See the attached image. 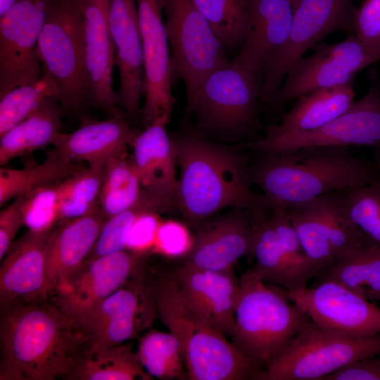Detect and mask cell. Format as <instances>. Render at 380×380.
I'll list each match as a JSON object with an SVG mask.
<instances>
[{
    "label": "cell",
    "instance_id": "1",
    "mask_svg": "<svg viewBox=\"0 0 380 380\" xmlns=\"http://www.w3.org/2000/svg\"><path fill=\"white\" fill-rule=\"evenodd\" d=\"M88 350L81 325L49 298L0 310V380H70Z\"/></svg>",
    "mask_w": 380,
    "mask_h": 380
},
{
    "label": "cell",
    "instance_id": "2",
    "mask_svg": "<svg viewBox=\"0 0 380 380\" xmlns=\"http://www.w3.org/2000/svg\"><path fill=\"white\" fill-rule=\"evenodd\" d=\"M172 138L179 167L177 209L188 226L196 231L227 208L255 215L270 211L264 196L251 187L249 164L243 155L200 134Z\"/></svg>",
    "mask_w": 380,
    "mask_h": 380
},
{
    "label": "cell",
    "instance_id": "3",
    "mask_svg": "<svg viewBox=\"0 0 380 380\" xmlns=\"http://www.w3.org/2000/svg\"><path fill=\"white\" fill-rule=\"evenodd\" d=\"M248 176L271 208L289 210L341 188L365 185L380 178V167L347 146H308L258 154Z\"/></svg>",
    "mask_w": 380,
    "mask_h": 380
},
{
    "label": "cell",
    "instance_id": "4",
    "mask_svg": "<svg viewBox=\"0 0 380 380\" xmlns=\"http://www.w3.org/2000/svg\"><path fill=\"white\" fill-rule=\"evenodd\" d=\"M158 317L178 340L187 379L255 380L261 371L187 300L171 269L148 264Z\"/></svg>",
    "mask_w": 380,
    "mask_h": 380
},
{
    "label": "cell",
    "instance_id": "5",
    "mask_svg": "<svg viewBox=\"0 0 380 380\" xmlns=\"http://www.w3.org/2000/svg\"><path fill=\"white\" fill-rule=\"evenodd\" d=\"M239 281L229 337L236 348L262 370L312 321L289 299L284 289L270 286L251 269Z\"/></svg>",
    "mask_w": 380,
    "mask_h": 380
},
{
    "label": "cell",
    "instance_id": "6",
    "mask_svg": "<svg viewBox=\"0 0 380 380\" xmlns=\"http://www.w3.org/2000/svg\"><path fill=\"white\" fill-rule=\"evenodd\" d=\"M37 55L42 76L56 87L61 108L77 111L90 102L84 19L78 0H51Z\"/></svg>",
    "mask_w": 380,
    "mask_h": 380
},
{
    "label": "cell",
    "instance_id": "7",
    "mask_svg": "<svg viewBox=\"0 0 380 380\" xmlns=\"http://www.w3.org/2000/svg\"><path fill=\"white\" fill-rule=\"evenodd\" d=\"M259 101L258 79L235 58L223 62L208 74L186 111L195 114L196 126L202 132L249 137L260 127Z\"/></svg>",
    "mask_w": 380,
    "mask_h": 380
},
{
    "label": "cell",
    "instance_id": "8",
    "mask_svg": "<svg viewBox=\"0 0 380 380\" xmlns=\"http://www.w3.org/2000/svg\"><path fill=\"white\" fill-rule=\"evenodd\" d=\"M380 353V334L353 337L313 322L255 380H322L355 361Z\"/></svg>",
    "mask_w": 380,
    "mask_h": 380
},
{
    "label": "cell",
    "instance_id": "9",
    "mask_svg": "<svg viewBox=\"0 0 380 380\" xmlns=\"http://www.w3.org/2000/svg\"><path fill=\"white\" fill-rule=\"evenodd\" d=\"M289 213L302 248L319 270V277L359 251L376 246L349 220L335 191Z\"/></svg>",
    "mask_w": 380,
    "mask_h": 380
},
{
    "label": "cell",
    "instance_id": "10",
    "mask_svg": "<svg viewBox=\"0 0 380 380\" xmlns=\"http://www.w3.org/2000/svg\"><path fill=\"white\" fill-rule=\"evenodd\" d=\"M163 4L165 30L172 51V82H183L187 109L205 78L227 61L224 47L192 0H163Z\"/></svg>",
    "mask_w": 380,
    "mask_h": 380
},
{
    "label": "cell",
    "instance_id": "11",
    "mask_svg": "<svg viewBox=\"0 0 380 380\" xmlns=\"http://www.w3.org/2000/svg\"><path fill=\"white\" fill-rule=\"evenodd\" d=\"M293 19L286 42L271 56L262 72L260 101L266 104L281 87L289 69L329 34L353 33V0H293Z\"/></svg>",
    "mask_w": 380,
    "mask_h": 380
},
{
    "label": "cell",
    "instance_id": "12",
    "mask_svg": "<svg viewBox=\"0 0 380 380\" xmlns=\"http://www.w3.org/2000/svg\"><path fill=\"white\" fill-rule=\"evenodd\" d=\"M147 262L103 300L81 324L88 352L130 341L148 330L158 317Z\"/></svg>",
    "mask_w": 380,
    "mask_h": 380
},
{
    "label": "cell",
    "instance_id": "13",
    "mask_svg": "<svg viewBox=\"0 0 380 380\" xmlns=\"http://www.w3.org/2000/svg\"><path fill=\"white\" fill-rule=\"evenodd\" d=\"M312 49L311 56L302 57L289 69L285 82L267 107L280 109L312 91L351 84L360 70L380 61V48L369 46L352 34L338 43H319Z\"/></svg>",
    "mask_w": 380,
    "mask_h": 380
},
{
    "label": "cell",
    "instance_id": "14",
    "mask_svg": "<svg viewBox=\"0 0 380 380\" xmlns=\"http://www.w3.org/2000/svg\"><path fill=\"white\" fill-rule=\"evenodd\" d=\"M252 257L258 278L287 291L304 289L321 275L305 255L287 209L272 208L258 220Z\"/></svg>",
    "mask_w": 380,
    "mask_h": 380
},
{
    "label": "cell",
    "instance_id": "15",
    "mask_svg": "<svg viewBox=\"0 0 380 380\" xmlns=\"http://www.w3.org/2000/svg\"><path fill=\"white\" fill-rule=\"evenodd\" d=\"M149 259V253L125 249L87 259L53 289L49 298L82 324L94 309Z\"/></svg>",
    "mask_w": 380,
    "mask_h": 380
},
{
    "label": "cell",
    "instance_id": "16",
    "mask_svg": "<svg viewBox=\"0 0 380 380\" xmlns=\"http://www.w3.org/2000/svg\"><path fill=\"white\" fill-rule=\"evenodd\" d=\"M366 94L343 114L319 129L270 141L248 144L258 154L279 153L308 146L380 147V84L376 71L369 75Z\"/></svg>",
    "mask_w": 380,
    "mask_h": 380
},
{
    "label": "cell",
    "instance_id": "17",
    "mask_svg": "<svg viewBox=\"0 0 380 380\" xmlns=\"http://www.w3.org/2000/svg\"><path fill=\"white\" fill-rule=\"evenodd\" d=\"M51 0H18L0 18V96L42 77L39 37Z\"/></svg>",
    "mask_w": 380,
    "mask_h": 380
},
{
    "label": "cell",
    "instance_id": "18",
    "mask_svg": "<svg viewBox=\"0 0 380 380\" xmlns=\"http://www.w3.org/2000/svg\"><path fill=\"white\" fill-rule=\"evenodd\" d=\"M287 294L323 329L353 337L380 334V308L336 281L318 280L313 286Z\"/></svg>",
    "mask_w": 380,
    "mask_h": 380
},
{
    "label": "cell",
    "instance_id": "19",
    "mask_svg": "<svg viewBox=\"0 0 380 380\" xmlns=\"http://www.w3.org/2000/svg\"><path fill=\"white\" fill-rule=\"evenodd\" d=\"M137 5L144 74L141 121L146 127L160 119L169 123L175 99L163 0H137Z\"/></svg>",
    "mask_w": 380,
    "mask_h": 380
},
{
    "label": "cell",
    "instance_id": "20",
    "mask_svg": "<svg viewBox=\"0 0 380 380\" xmlns=\"http://www.w3.org/2000/svg\"><path fill=\"white\" fill-rule=\"evenodd\" d=\"M168 122L157 120L133 139L130 160L140 179L146 199L157 213L177 209V152L166 130Z\"/></svg>",
    "mask_w": 380,
    "mask_h": 380
},
{
    "label": "cell",
    "instance_id": "21",
    "mask_svg": "<svg viewBox=\"0 0 380 380\" xmlns=\"http://www.w3.org/2000/svg\"><path fill=\"white\" fill-rule=\"evenodd\" d=\"M258 220V215L237 208L213 218L196 230L182 262L210 270H232L239 258L252 256Z\"/></svg>",
    "mask_w": 380,
    "mask_h": 380
},
{
    "label": "cell",
    "instance_id": "22",
    "mask_svg": "<svg viewBox=\"0 0 380 380\" xmlns=\"http://www.w3.org/2000/svg\"><path fill=\"white\" fill-rule=\"evenodd\" d=\"M109 27L119 74L117 103L136 121L144 97V74L137 0H110Z\"/></svg>",
    "mask_w": 380,
    "mask_h": 380
},
{
    "label": "cell",
    "instance_id": "23",
    "mask_svg": "<svg viewBox=\"0 0 380 380\" xmlns=\"http://www.w3.org/2000/svg\"><path fill=\"white\" fill-rule=\"evenodd\" d=\"M53 228L28 229L11 246L0 266V310L49 298L46 251Z\"/></svg>",
    "mask_w": 380,
    "mask_h": 380
},
{
    "label": "cell",
    "instance_id": "24",
    "mask_svg": "<svg viewBox=\"0 0 380 380\" xmlns=\"http://www.w3.org/2000/svg\"><path fill=\"white\" fill-rule=\"evenodd\" d=\"M182 292L212 325L230 336L240 289L234 270L215 271L181 262L171 268Z\"/></svg>",
    "mask_w": 380,
    "mask_h": 380
},
{
    "label": "cell",
    "instance_id": "25",
    "mask_svg": "<svg viewBox=\"0 0 380 380\" xmlns=\"http://www.w3.org/2000/svg\"><path fill=\"white\" fill-rule=\"evenodd\" d=\"M83 15L90 103L110 116L120 113L113 88L114 48L109 27L110 0H78Z\"/></svg>",
    "mask_w": 380,
    "mask_h": 380
},
{
    "label": "cell",
    "instance_id": "26",
    "mask_svg": "<svg viewBox=\"0 0 380 380\" xmlns=\"http://www.w3.org/2000/svg\"><path fill=\"white\" fill-rule=\"evenodd\" d=\"M293 13V0H250L247 25L236 59L259 82L266 63L289 36Z\"/></svg>",
    "mask_w": 380,
    "mask_h": 380
},
{
    "label": "cell",
    "instance_id": "27",
    "mask_svg": "<svg viewBox=\"0 0 380 380\" xmlns=\"http://www.w3.org/2000/svg\"><path fill=\"white\" fill-rule=\"evenodd\" d=\"M137 134L118 113L105 120L85 122L72 132H59L52 144L72 161H85L89 167H101L125 154L127 145Z\"/></svg>",
    "mask_w": 380,
    "mask_h": 380
},
{
    "label": "cell",
    "instance_id": "28",
    "mask_svg": "<svg viewBox=\"0 0 380 380\" xmlns=\"http://www.w3.org/2000/svg\"><path fill=\"white\" fill-rule=\"evenodd\" d=\"M106 220L99 207L53 228L45 263L51 293L87 260Z\"/></svg>",
    "mask_w": 380,
    "mask_h": 380
},
{
    "label": "cell",
    "instance_id": "29",
    "mask_svg": "<svg viewBox=\"0 0 380 380\" xmlns=\"http://www.w3.org/2000/svg\"><path fill=\"white\" fill-rule=\"evenodd\" d=\"M353 83L318 89L296 99L280 122L268 126L262 141H270L315 131L346 112L355 101Z\"/></svg>",
    "mask_w": 380,
    "mask_h": 380
},
{
    "label": "cell",
    "instance_id": "30",
    "mask_svg": "<svg viewBox=\"0 0 380 380\" xmlns=\"http://www.w3.org/2000/svg\"><path fill=\"white\" fill-rule=\"evenodd\" d=\"M48 98L22 122L0 137V165L52 144L61 127V115Z\"/></svg>",
    "mask_w": 380,
    "mask_h": 380
},
{
    "label": "cell",
    "instance_id": "31",
    "mask_svg": "<svg viewBox=\"0 0 380 380\" xmlns=\"http://www.w3.org/2000/svg\"><path fill=\"white\" fill-rule=\"evenodd\" d=\"M81 167L54 149L41 163L20 169H0V205L40 187L56 184Z\"/></svg>",
    "mask_w": 380,
    "mask_h": 380
},
{
    "label": "cell",
    "instance_id": "32",
    "mask_svg": "<svg viewBox=\"0 0 380 380\" xmlns=\"http://www.w3.org/2000/svg\"><path fill=\"white\" fill-rule=\"evenodd\" d=\"M137 350L128 341L114 347L87 352L70 380H151Z\"/></svg>",
    "mask_w": 380,
    "mask_h": 380
},
{
    "label": "cell",
    "instance_id": "33",
    "mask_svg": "<svg viewBox=\"0 0 380 380\" xmlns=\"http://www.w3.org/2000/svg\"><path fill=\"white\" fill-rule=\"evenodd\" d=\"M99 203L107 219L139 206L156 212L146 199L138 175L131 161L125 159V154L107 163Z\"/></svg>",
    "mask_w": 380,
    "mask_h": 380
},
{
    "label": "cell",
    "instance_id": "34",
    "mask_svg": "<svg viewBox=\"0 0 380 380\" xmlns=\"http://www.w3.org/2000/svg\"><path fill=\"white\" fill-rule=\"evenodd\" d=\"M137 353L145 371L159 379H187L184 356L170 332L150 330L139 341Z\"/></svg>",
    "mask_w": 380,
    "mask_h": 380
},
{
    "label": "cell",
    "instance_id": "35",
    "mask_svg": "<svg viewBox=\"0 0 380 380\" xmlns=\"http://www.w3.org/2000/svg\"><path fill=\"white\" fill-rule=\"evenodd\" d=\"M106 167L80 168L58 182L60 221L86 215L99 208Z\"/></svg>",
    "mask_w": 380,
    "mask_h": 380
},
{
    "label": "cell",
    "instance_id": "36",
    "mask_svg": "<svg viewBox=\"0 0 380 380\" xmlns=\"http://www.w3.org/2000/svg\"><path fill=\"white\" fill-rule=\"evenodd\" d=\"M317 278L336 281L367 300H376L380 294V246L359 251Z\"/></svg>",
    "mask_w": 380,
    "mask_h": 380
},
{
    "label": "cell",
    "instance_id": "37",
    "mask_svg": "<svg viewBox=\"0 0 380 380\" xmlns=\"http://www.w3.org/2000/svg\"><path fill=\"white\" fill-rule=\"evenodd\" d=\"M335 191L349 220L380 246V178Z\"/></svg>",
    "mask_w": 380,
    "mask_h": 380
},
{
    "label": "cell",
    "instance_id": "38",
    "mask_svg": "<svg viewBox=\"0 0 380 380\" xmlns=\"http://www.w3.org/2000/svg\"><path fill=\"white\" fill-rule=\"evenodd\" d=\"M224 46H240L248 17L250 0H192Z\"/></svg>",
    "mask_w": 380,
    "mask_h": 380
},
{
    "label": "cell",
    "instance_id": "39",
    "mask_svg": "<svg viewBox=\"0 0 380 380\" xmlns=\"http://www.w3.org/2000/svg\"><path fill=\"white\" fill-rule=\"evenodd\" d=\"M56 94L54 84L42 76L35 82L17 87L0 96V137L37 110L46 99H56Z\"/></svg>",
    "mask_w": 380,
    "mask_h": 380
},
{
    "label": "cell",
    "instance_id": "40",
    "mask_svg": "<svg viewBox=\"0 0 380 380\" xmlns=\"http://www.w3.org/2000/svg\"><path fill=\"white\" fill-rule=\"evenodd\" d=\"M57 183L25 195L22 203L24 225L32 231H46L60 221Z\"/></svg>",
    "mask_w": 380,
    "mask_h": 380
},
{
    "label": "cell",
    "instance_id": "41",
    "mask_svg": "<svg viewBox=\"0 0 380 380\" xmlns=\"http://www.w3.org/2000/svg\"><path fill=\"white\" fill-rule=\"evenodd\" d=\"M144 211L151 210L139 206L108 218L87 259L126 249L130 230L138 216Z\"/></svg>",
    "mask_w": 380,
    "mask_h": 380
},
{
    "label": "cell",
    "instance_id": "42",
    "mask_svg": "<svg viewBox=\"0 0 380 380\" xmlns=\"http://www.w3.org/2000/svg\"><path fill=\"white\" fill-rule=\"evenodd\" d=\"M186 223L174 220L160 221L153 244L160 253L170 257H184L194 243Z\"/></svg>",
    "mask_w": 380,
    "mask_h": 380
},
{
    "label": "cell",
    "instance_id": "43",
    "mask_svg": "<svg viewBox=\"0 0 380 380\" xmlns=\"http://www.w3.org/2000/svg\"><path fill=\"white\" fill-rule=\"evenodd\" d=\"M353 30L365 44L380 48V0H363L355 8Z\"/></svg>",
    "mask_w": 380,
    "mask_h": 380
},
{
    "label": "cell",
    "instance_id": "44",
    "mask_svg": "<svg viewBox=\"0 0 380 380\" xmlns=\"http://www.w3.org/2000/svg\"><path fill=\"white\" fill-rule=\"evenodd\" d=\"M160 220L158 213L144 211L134 222L127 240V248L135 252H148L153 246Z\"/></svg>",
    "mask_w": 380,
    "mask_h": 380
},
{
    "label": "cell",
    "instance_id": "45",
    "mask_svg": "<svg viewBox=\"0 0 380 380\" xmlns=\"http://www.w3.org/2000/svg\"><path fill=\"white\" fill-rule=\"evenodd\" d=\"M25 196L15 201L0 212V260L1 261L13 243V240L24 225L22 203Z\"/></svg>",
    "mask_w": 380,
    "mask_h": 380
},
{
    "label": "cell",
    "instance_id": "46",
    "mask_svg": "<svg viewBox=\"0 0 380 380\" xmlns=\"http://www.w3.org/2000/svg\"><path fill=\"white\" fill-rule=\"evenodd\" d=\"M322 380H380V353L348 364Z\"/></svg>",
    "mask_w": 380,
    "mask_h": 380
},
{
    "label": "cell",
    "instance_id": "47",
    "mask_svg": "<svg viewBox=\"0 0 380 380\" xmlns=\"http://www.w3.org/2000/svg\"><path fill=\"white\" fill-rule=\"evenodd\" d=\"M18 0H0V18L3 17Z\"/></svg>",
    "mask_w": 380,
    "mask_h": 380
},
{
    "label": "cell",
    "instance_id": "48",
    "mask_svg": "<svg viewBox=\"0 0 380 380\" xmlns=\"http://www.w3.org/2000/svg\"><path fill=\"white\" fill-rule=\"evenodd\" d=\"M376 300H380V294H379V296L377 297Z\"/></svg>",
    "mask_w": 380,
    "mask_h": 380
}]
</instances>
